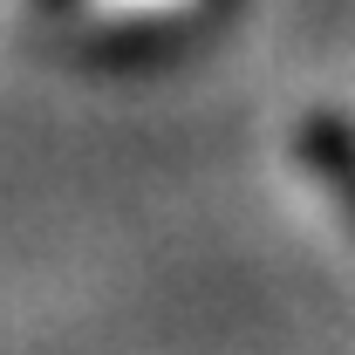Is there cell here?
I'll return each instance as SVG.
<instances>
[{
	"mask_svg": "<svg viewBox=\"0 0 355 355\" xmlns=\"http://www.w3.org/2000/svg\"><path fill=\"white\" fill-rule=\"evenodd\" d=\"M294 150H301V164L328 184V198L342 205V219L355 225V123L335 116V110H314V116H301Z\"/></svg>",
	"mask_w": 355,
	"mask_h": 355,
	"instance_id": "obj_1",
	"label": "cell"
}]
</instances>
